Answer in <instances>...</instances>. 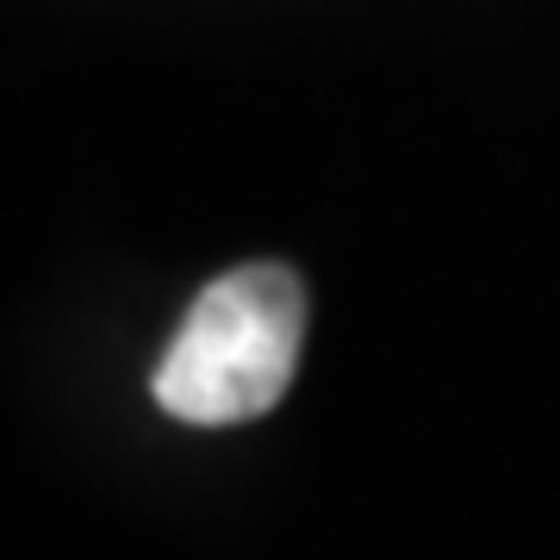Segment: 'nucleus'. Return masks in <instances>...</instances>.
<instances>
[{
    "label": "nucleus",
    "instance_id": "obj_1",
    "mask_svg": "<svg viewBox=\"0 0 560 560\" xmlns=\"http://www.w3.org/2000/svg\"><path fill=\"white\" fill-rule=\"evenodd\" d=\"M305 342V287L280 261H243L187 305L150 393L175 423L224 430L275 411Z\"/></svg>",
    "mask_w": 560,
    "mask_h": 560
}]
</instances>
